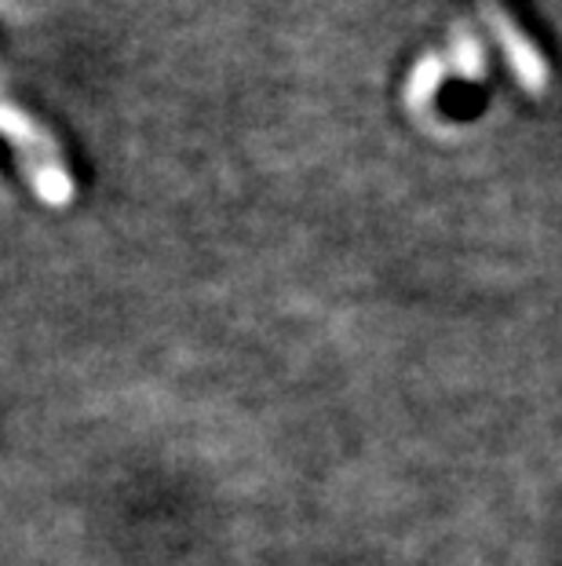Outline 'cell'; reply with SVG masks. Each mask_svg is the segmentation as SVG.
<instances>
[{"instance_id":"6da1fadb","label":"cell","mask_w":562,"mask_h":566,"mask_svg":"<svg viewBox=\"0 0 562 566\" xmlns=\"http://www.w3.org/2000/svg\"><path fill=\"white\" fill-rule=\"evenodd\" d=\"M0 125H4V136L15 147L22 172H26L33 190H38V198L47 205H70V198H74V179L66 172L52 132L33 122L30 114H22L11 99L0 103Z\"/></svg>"},{"instance_id":"7a4b0ae2","label":"cell","mask_w":562,"mask_h":566,"mask_svg":"<svg viewBox=\"0 0 562 566\" xmlns=\"http://www.w3.org/2000/svg\"><path fill=\"white\" fill-rule=\"evenodd\" d=\"M478 8H483L486 27L497 38V48L505 52V63L511 66L516 81L530 95H541L548 88V63H544L541 48L533 44V38L519 27L516 15H511L500 0H483Z\"/></svg>"},{"instance_id":"3957f363","label":"cell","mask_w":562,"mask_h":566,"mask_svg":"<svg viewBox=\"0 0 562 566\" xmlns=\"http://www.w3.org/2000/svg\"><path fill=\"white\" fill-rule=\"evenodd\" d=\"M449 63L453 70L464 77V81H478L486 74V48L478 41V33L468 19H457L453 22V33H449Z\"/></svg>"},{"instance_id":"277c9868","label":"cell","mask_w":562,"mask_h":566,"mask_svg":"<svg viewBox=\"0 0 562 566\" xmlns=\"http://www.w3.org/2000/svg\"><path fill=\"white\" fill-rule=\"evenodd\" d=\"M442 77H446V59L438 52H427L421 63L410 70V81H405V106H410V111H427L442 88Z\"/></svg>"}]
</instances>
